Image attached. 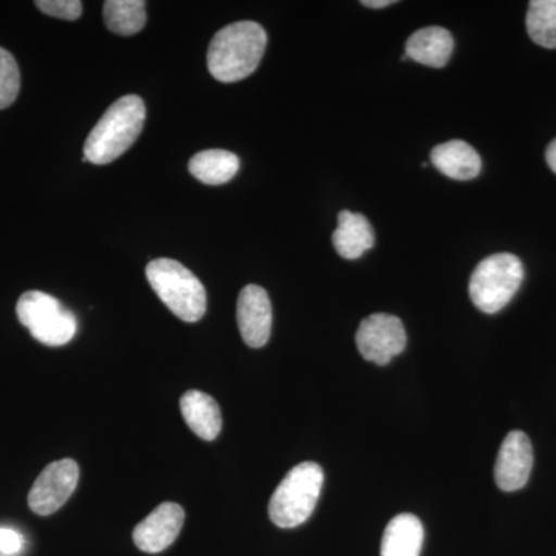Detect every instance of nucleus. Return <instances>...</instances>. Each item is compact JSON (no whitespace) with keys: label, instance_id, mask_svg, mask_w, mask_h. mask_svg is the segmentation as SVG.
Wrapping results in <instances>:
<instances>
[{"label":"nucleus","instance_id":"obj_5","mask_svg":"<svg viewBox=\"0 0 556 556\" xmlns=\"http://www.w3.org/2000/svg\"><path fill=\"white\" fill-rule=\"evenodd\" d=\"M525 280V266L514 254L501 252L482 260L468 285L471 302L485 314L506 308Z\"/></svg>","mask_w":556,"mask_h":556},{"label":"nucleus","instance_id":"obj_3","mask_svg":"<svg viewBox=\"0 0 556 556\" xmlns=\"http://www.w3.org/2000/svg\"><path fill=\"white\" fill-rule=\"evenodd\" d=\"M146 276L161 302L181 320L193 324L206 314V289L199 277L177 260H153L146 268Z\"/></svg>","mask_w":556,"mask_h":556},{"label":"nucleus","instance_id":"obj_12","mask_svg":"<svg viewBox=\"0 0 556 556\" xmlns=\"http://www.w3.org/2000/svg\"><path fill=\"white\" fill-rule=\"evenodd\" d=\"M431 163L445 177L457 181L477 178L482 167L477 150L460 139H452L431 150Z\"/></svg>","mask_w":556,"mask_h":556},{"label":"nucleus","instance_id":"obj_15","mask_svg":"<svg viewBox=\"0 0 556 556\" xmlns=\"http://www.w3.org/2000/svg\"><path fill=\"white\" fill-rule=\"evenodd\" d=\"M338 222V229L332 233V244L340 257L361 258L365 252L375 247V232L365 215L342 211Z\"/></svg>","mask_w":556,"mask_h":556},{"label":"nucleus","instance_id":"obj_4","mask_svg":"<svg viewBox=\"0 0 556 556\" xmlns=\"http://www.w3.org/2000/svg\"><path fill=\"white\" fill-rule=\"evenodd\" d=\"M324 470L316 463L292 468L269 501V518L281 529H294L313 515L324 486Z\"/></svg>","mask_w":556,"mask_h":556},{"label":"nucleus","instance_id":"obj_18","mask_svg":"<svg viewBox=\"0 0 556 556\" xmlns=\"http://www.w3.org/2000/svg\"><path fill=\"white\" fill-rule=\"evenodd\" d=\"M105 27L115 35H137L144 28L146 2L142 0H108L104 2Z\"/></svg>","mask_w":556,"mask_h":556},{"label":"nucleus","instance_id":"obj_23","mask_svg":"<svg viewBox=\"0 0 556 556\" xmlns=\"http://www.w3.org/2000/svg\"><path fill=\"white\" fill-rule=\"evenodd\" d=\"M546 161L548 167H551V169L556 174V138L551 142V144H548L546 150Z\"/></svg>","mask_w":556,"mask_h":556},{"label":"nucleus","instance_id":"obj_10","mask_svg":"<svg viewBox=\"0 0 556 556\" xmlns=\"http://www.w3.org/2000/svg\"><path fill=\"white\" fill-rule=\"evenodd\" d=\"M237 321L241 338L248 346L262 348L268 343L273 328V306L265 289L257 285H248L241 289Z\"/></svg>","mask_w":556,"mask_h":556},{"label":"nucleus","instance_id":"obj_2","mask_svg":"<svg viewBox=\"0 0 556 556\" xmlns=\"http://www.w3.org/2000/svg\"><path fill=\"white\" fill-rule=\"evenodd\" d=\"M146 124V104L137 94L113 102L84 144V163H112L135 144Z\"/></svg>","mask_w":556,"mask_h":556},{"label":"nucleus","instance_id":"obj_24","mask_svg":"<svg viewBox=\"0 0 556 556\" xmlns=\"http://www.w3.org/2000/svg\"><path fill=\"white\" fill-rule=\"evenodd\" d=\"M393 3L394 0H362V5L368 7V9H386Z\"/></svg>","mask_w":556,"mask_h":556},{"label":"nucleus","instance_id":"obj_6","mask_svg":"<svg viewBox=\"0 0 556 556\" xmlns=\"http://www.w3.org/2000/svg\"><path fill=\"white\" fill-rule=\"evenodd\" d=\"M16 313L21 324L30 329L33 338L47 346L67 345L78 331L75 314L42 291L22 294Z\"/></svg>","mask_w":556,"mask_h":556},{"label":"nucleus","instance_id":"obj_11","mask_svg":"<svg viewBox=\"0 0 556 556\" xmlns=\"http://www.w3.org/2000/svg\"><path fill=\"white\" fill-rule=\"evenodd\" d=\"M185 518V510L178 504H161L144 521L135 527V544L148 554H160L166 551L181 532Z\"/></svg>","mask_w":556,"mask_h":556},{"label":"nucleus","instance_id":"obj_22","mask_svg":"<svg viewBox=\"0 0 556 556\" xmlns=\"http://www.w3.org/2000/svg\"><path fill=\"white\" fill-rule=\"evenodd\" d=\"M24 540L16 530L0 527V552L5 555H14L21 552Z\"/></svg>","mask_w":556,"mask_h":556},{"label":"nucleus","instance_id":"obj_13","mask_svg":"<svg viewBox=\"0 0 556 556\" xmlns=\"http://www.w3.org/2000/svg\"><path fill=\"white\" fill-rule=\"evenodd\" d=\"M453 49H455V40L448 30L441 27H427L409 36L405 46V56L427 67L441 68L450 61Z\"/></svg>","mask_w":556,"mask_h":556},{"label":"nucleus","instance_id":"obj_9","mask_svg":"<svg viewBox=\"0 0 556 556\" xmlns=\"http://www.w3.org/2000/svg\"><path fill=\"white\" fill-rule=\"evenodd\" d=\"M533 467V448L522 431H511L501 445L495 464L496 484L503 492H517L529 481Z\"/></svg>","mask_w":556,"mask_h":556},{"label":"nucleus","instance_id":"obj_19","mask_svg":"<svg viewBox=\"0 0 556 556\" xmlns=\"http://www.w3.org/2000/svg\"><path fill=\"white\" fill-rule=\"evenodd\" d=\"M527 33L544 49H556V0H533L527 11Z\"/></svg>","mask_w":556,"mask_h":556},{"label":"nucleus","instance_id":"obj_17","mask_svg":"<svg viewBox=\"0 0 556 556\" xmlns=\"http://www.w3.org/2000/svg\"><path fill=\"white\" fill-rule=\"evenodd\" d=\"M239 169V156L228 150H204L189 161L192 177L208 186L225 185L236 177Z\"/></svg>","mask_w":556,"mask_h":556},{"label":"nucleus","instance_id":"obj_8","mask_svg":"<svg viewBox=\"0 0 556 556\" xmlns=\"http://www.w3.org/2000/svg\"><path fill=\"white\" fill-rule=\"evenodd\" d=\"M79 467L73 459L56 460L43 468L28 495V506L39 517H49L60 510L75 492Z\"/></svg>","mask_w":556,"mask_h":556},{"label":"nucleus","instance_id":"obj_20","mask_svg":"<svg viewBox=\"0 0 556 556\" xmlns=\"http://www.w3.org/2000/svg\"><path fill=\"white\" fill-rule=\"evenodd\" d=\"M21 90L20 65L13 54L0 47V110L10 108Z\"/></svg>","mask_w":556,"mask_h":556},{"label":"nucleus","instance_id":"obj_14","mask_svg":"<svg viewBox=\"0 0 556 556\" xmlns=\"http://www.w3.org/2000/svg\"><path fill=\"white\" fill-rule=\"evenodd\" d=\"M182 417L190 430L204 441H214L222 431V409L217 401L199 390H190L179 401Z\"/></svg>","mask_w":556,"mask_h":556},{"label":"nucleus","instance_id":"obj_16","mask_svg":"<svg viewBox=\"0 0 556 556\" xmlns=\"http://www.w3.org/2000/svg\"><path fill=\"white\" fill-rule=\"evenodd\" d=\"M424 544V526L412 514L391 519L382 536L380 556H419Z\"/></svg>","mask_w":556,"mask_h":556},{"label":"nucleus","instance_id":"obj_1","mask_svg":"<svg viewBox=\"0 0 556 556\" xmlns=\"http://www.w3.org/2000/svg\"><path fill=\"white\" fill-rule=\"evenodd\" d=\"M268 36L257 22L241 21L222 28L208 43L207 68L219 83H239L257 70Z\"/></svg>","mask_w":556,"mask_h":556},{"label":"nucleus","instance_id":"obj_21","mask_svg":"<svg viewBox=\"0 0 556 556\" xmlns=\"http://www.w3.org/2000/svg\"><path fill=\"white\" fill-rule=\"evenodd\" d=\"M35 5L58 20L76 21L83 14V2L79 0H38Z\"/></svg>","mask_w":556,"mask_h":556},{"label":"nucleus","instance_id":"obj_7","mask_svg":"<svg viewBox=\"0 0 556 556\" xmlns=\"http://www.w3.org/2000/svg\"><path fill=\"white\" fill-rule=\"evenodd\" d=\"M356 345L365 361L387 365L407 346V332L401 318L391 314H371L357 329Z\"/></svg>","mask_w":556,"mask_h":556}]
</instances>
